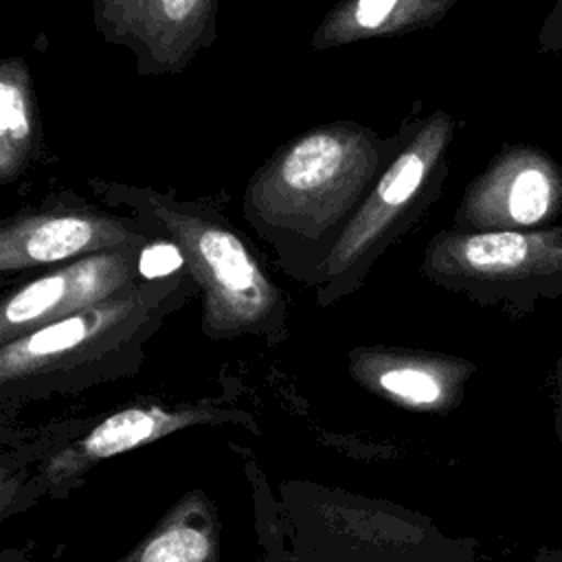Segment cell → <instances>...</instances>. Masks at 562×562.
<instances>
[{
	"label": "cell",
	"instance_id": "1",
	"mask_svg": "<svg viewBox=\"0 0 562 562\" xmlns=\"http://www.w3.org/2000/svg\"><path fill=\"white\" fill-rule=\"evenodd\" d=\"M404 138L358 121H329L290 138L250 176L244 217L294 279L314 285L336 239Z\"/></svg>",
	"mask_w": 562,
	"mask_h": 562
},
{
	"label": "cell",
	"instance_id": "2",
	"mask_svg": "<svg viewBox=\"0 0 562 562\" xmlns=\"http://www.w3.org/2000/svg\"><path fill=\"white\" fill-rule=\"evenodd\" d=\"M195 292L189 270L138 279L105 301L0 345L2 400L77 393L132 373L154 334Z\"/></svg>",
	"mask_w": 562,
	"mask_h": 562
},
{
	"label": "cell",
	"instance_id": "3",
	"mask_svg": "<svg viewBox=\"0 0 562 562\" xmlns=\"http://www.w3.org/2000/svg\"><path fill=\"white\" fill-rule=\"evenodd\" d=\"M90 187L105 202L130 209L180 246L200 294L204 336L213 340L259 336L270 342L285 338L283 290L211 202L101 178H92Z\"/></svg>",
	"mask_w": 562,
	"mask_h": 562
},
{
	"label": "cell",
	"instance_id": "4",
	"mask_svg": "<svg viewBox=\"0 0 562 562\" xmlns=\"http://www.w3.org/2000/svg\"><path fill=\"white\" fill-rule=\"evenodd\" d=\"M404 138L369 195L353 213L316 274L318 303L329 305L358 290L375 259L432 204L448 176V149L457 121L446 110L408 119Z\"/></svg>",
	"mask_w": 562,
	"mask_h": 562
},
{
	"label": "cell",
	"instance_id": "5",
	"mask_svg": "<svg viewBox=\"0 0 562 562\" xmlns=\"http://www.w3.org/2000/svg\"><path fill=\"white\" fill-rule=\"evenodd\" d=\"M437 285L479 303L553 294L562 290V226L529 231L437 233L422 259Z\"/></svg>",
	"mask_w": 562,
	"mask_h": 562
},
{
	"label": "cell",
	"instance_id": "6",
	"mask_svg": "<svg viewBox=\"0 0 562 562\" xmlns=\"http://www.w3.org/2000/svg\"><path fill=\"white\" fill-rule=\"evenodd\" d=\"M158 235L160 228L138 215H114L72 195L48 198L2 222L0 272L15 274L105 250L145 246Z\"/></svg>",
	"mask_w": 562,
	"mask_h": 562
},
{
	"label": "cell",
	"instance_id": "7",
	"mask_svg": "<svg viewBox=\"0 0 562 562\" xmlns=\"http://www.w3.org/2000/svg\"><path fill=\"white\" fill-rule=\"evenodd\" d=\"M560 213V162L540 147L512 143L465 187L452 228L529 231L549 226Z\"/></svg>",
	"mask_w": 562,
	"mask_h": 562
},
{
	"label": "cell",
	"instance_id": "8",
	"mask_svg": "<svg viewBox=\"0 0 562 562\" xmlns=\"http://www.w3.org/2000/svg\"><path fill=\"white\" fill-rule=\"evenodd\" d=\"M220 0H92L108 44L127 48L140 77L182 72L217 35Z\"/></svg>",
	"mask_w": 562,
	"mask_h": 562
},
{
	"label": "cell",
	"instance_id": "9",
	"mask_svg": "<svg viewBox=\"0 0 562 562\" xmlns=\"http://www.w3.org/2000/svg\"><path fill=\"white\" fill-rule=\"evenodd\" d=\"M140 248H116L66 261L15 288L2 303L0 345L105 301L143 279Z\"/></svg>",
	"mask_w": 562,
	"mask_h": 562
},
{
	"label": "cell",
	"instance_id": "10",
	"mask_svg": "<svg viewBox=\"0 0 562 562\" xmlns=\"http://www.w3.org/2000/svg\"><path fill=\"white\" fill-rule=\"evenodd\" d=\"M241 411L217 408L213 404H189L178 408L162 406H132L112 413L88 430L81 439L55 452L42 468V483L50 490L68 485L99 461L112 459L138 446L154 443L160 437L184 430L189 426L246 422Z\"/></svg>",
	"mask_w": 562,
	"mask_h": 562
},
{
	"label": "cell",
	"instance_id": "11",
	"mask_svg": "<svg viewBox=\"0 0 562 562\" xmlns=\"http://www.w3.org/2000/svg\"><path fill=\"white\" fill-rule=\"evenodd\" d=\"M472 364L404 349H358L351 353V371L367 389L402 406L428 413L452 408L463 393Z\"/></svg>",
	"mask_w": 562,
	"mask_h": 562
},
{
	"label": "cell",
	"instance_id": "12",
	"mask_svg": "<svg viewBox=\"0 0 562 562\" xmlns=\"http://www.w3.org/2000/svg\"><path fill=\"white\" fill-rule=\"evenodd\" d=\"M457 0H340L312 33L314 50L395 37L439 24Z\"/></svg>",
	"mask_w": 562,
	"mask_h": 562
},
{
	"label": "cell",
	"instance_id": "13",
	"mask_svg": "<svg viewBox=\"0 0 562 562\" xmlns=\"http://www.w3.org/2000/svg\"><path fill=\"white\" fill-rule=\"evenodd\" d=\"M42 149V121L29 64L20 55L0 61V184L24 176Z\"/></svg>",
	"mask_w": 562,
	"mask_h": 562
},
{
	"label": "cell",
	"instance_id": "14",
	"mask_svg": "<svg viewBox=\"0 0 562 562\" xmlns=\"http://www.w3.org/2000/svg\"><path fill=\"white\" fill-rule=\"evenodd\" d=\"M119 562H217V522L211 503L198 492L187 494Z\"/></svg>",
	"mask_w": 562,
	"mask_h": 562
},
{
	"label": "cell",
	"instance_id": "15",
	"mask_svg": "<svg viewBox=\"0 0 562 562\" xmlns=\"http://www.w3.org/2000/svg\"><path fill=\"white\" fill-rule=\"evenodd\" d=\"M138 270L143 279H165L187 270V259L180 246L160 233L140 248Z\"/></svg>",
	"mask_w": 562,
	"mask_h": 562
}]
</instances>
